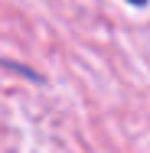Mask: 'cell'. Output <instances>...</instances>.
I'll return each instance as SVG.
<instances>
[{"mask_svg":"<svg viewBox=\"0 0 150 153\" xmlns=\"http://www.w3.org/2000/svg\"><path fill=\"white\" fill-rule=\"evenodd\" d=\"M131 3H134V7H140V3H147V0H131Z\"/></svg>","mask_w":150,"mask_h":153,"instance_id":"obj_1","label":"cell"}]
</instances>
